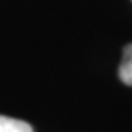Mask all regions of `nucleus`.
<instances>
[{
  "instance_id": "obj_1",
  "label": "nucleus",
  "mask_w": 132,
  "mask_h": 132,
  "mask_svg": "<svg viewBox=\"0 0 132 132\" xmlns=\"http://www.w3.org/2000/svg\"><path fill=\"white\" fill-rule=\"evenodd\" d=\"M119 78L123 84L132 85V44H128L123 50V59L119 66Z\"/></svg>"
},
{
  "instance_id": "obj_2",
  "label": "nucleus",
  "mask_w": 132,
  "mask_h": 132,
  "mask_svg": "<svg viewBox=\"0 0 132 132\" xmlns=\"http://www.w3.org/2000/svg\"><path fill=\"white\" fill-rule=\"evenodd\" d=\"M0 132H32V128L24 120L0 116Z\"/></svg>"
}]
</instances>
